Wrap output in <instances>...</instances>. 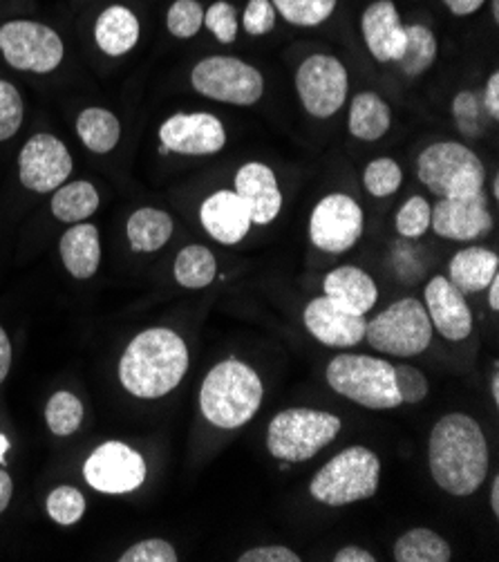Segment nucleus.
I'll use <instances>...</instances> for the list:
<instances>
[{"label":"nucleus","instance_id":"f257e3e1","mask_svg":"<svg viewBox=\"0 0 499 562\" xmlns=\"http://www.w3.org/2000/svg\"><path fill=\"white\" fill-rule=\"evenodd\" d=\"M430 475L441 491L468 497L488 475V443L481 426L464 413L441 417L428 439Z\"/></svg>","mask_w":499,"mask_h":562},{"label":"nucleus","instance_id":"f03ea898","mask_svg":"<svg viewBox=\"0 0 499 562\" xmlns=\"http://www.w3.org/2000/svg\"><path fill=\"white\" fill-rule=\"evenodd\" d=\"M189 372V348L169 327H150L128 344L120 361V381L137 400H159Z\"/></svg>","mask_w":499,"mask_h":562},{"label":"nucleus","instance_id":"7ed1b4c3","mask_svg":"<svg viewBox=\"0 0 499 562\" xmlns=\"http://www.w3.org/2000/svg\"><path fill=\"white\" fill-rule=\"evenodd\" d=\"M264 397V385L253 368L227 359L211 368L200 390V408L206 422L222 430H236L253 419Z\"/></svg>","mask_w":499,"mask_h":562},{"label":"nucleus","instance_id":"20e7f679","mask_svg":"<svg viewBox=\"0 0 499 562\" xmlns=\"http://www.w3.org/2000/svg\"><path fill=\"white\" fill-rule=\"evenodd\" d=\"M327 383L341 397L370 411H390L401 406L395 383V366L378 357H334L327 366Z\"/></svg>","mask_w":499,"mask_h":562},{"label":"nucleus","instance_id":"39448f33","mask_svg":"<svg viewBox=\"0 0 499 562\" xmlns=\"http://www.w3.org/2000/svg\"><path fill=\"white\" fill-rule=\"evenodd\" d=\"M343 422L325 411L287 408L269 422L266 451L271 458L290 464L316 458L325 446L339 437Z\"/></svg>","mask_w":499,"mask_h":562},{"label":"nucleus","instance_id":"423d86ee","mask_svg":"<svg viewBox=\"0 0 499 562\" xmlns=\"http://www.w3.org/2000/svg\"><path fill=\"white\" fill-rule=\"evenodd\" d=\"M417 176L436 198H470L484 193L486 168L466 144L436 142L419 155Z\"/></svg>","mask_w":499,"mask_h":562},{"label":"nucleus","instance_id":"0eeeda50","mask_svg":"<svg viewBox=\"0 0 499 562\" xmlns=\"http://www.w3.org/2000/svg\"><path fill=\"white\" fill-rule=\"evenodd\" d=\"M381 460L365 446H350L331 458L311 480L309 493L327 507H345L376 495Z\"/></svg>","mask_w":499,"mask_h":562},{"label":"nucleus","instance_id":"6e6552de","mask_svg":"<svg viewBox=\"0 0 499 562\" xmlns=\"http://www.w3.org/2000/svg\"><path fill=\"white\" fill-rule=\"evenodd\" d=\"M365 339L370 348L390 357H417L432 344V323L426 305L417 299H401L367 321Z\"/></svg>","mask_w":499,"mask_h":562},{"label":"nucleus","instance_id":"1a4fd4ad","mask_svg":"<svg viewBox=\"0 0 499 562\" xmlns=\"http://www.w3.org/2000/svg\"><path fill=\"white\" fill-rule=\"evenodd\" d=\"M0 54L14 70L47 75L64 64L66 45L49 25L19 19L0 25Z\"/></svg>","mask_w":499,"mask_h":562},{"label":"nucleus","instance_id":"9d476101","mask_svg":"<svg viewBox=\"0 0 499 562\" xmlns=\"http://www.w3.org/2000/svg\"><path fill=\"white\" fill-rule=\"evenodd\" d=\"M191 83L202 97L231 105H253L264 94L260 70L238 56H206L193 68Z\"/></svg>","mask_w":499,"mask_h":562},{"label":"nucleus","instance_id":"9b49d317","mask_svg":"<svg viewBox=\"0 0 499 562\" xmlns=\"http://www.w3.org/2000/svg\"><path fill=\"white\" fill-rule=\"evenodd\" d=\"M350 90L345 66L329 54H311L296 72V92L316 120H329L343 108Z\"/></svg>","mask_w":499,"mask_h":562},{"label":"nucleus","instance_id":"f8f14e48","mask_svg":"<svg viewBox=\"0 0 499 562\" xmlns=\"http://www.w3.org/2000/svg\"><path fill=\"white\" fill-rule=\"evenodd\" d=\"M365 215L361 204L345 195L331 193L325 195L311 211L309 217V238L316 249L325 254H345L363 236Z\"/></svg>","mask_w":499,"mask_h":562},{"label":"nucleus","instance_id":"ddd939ff","mask_svg":"<svg viewBox=\"0 0 499 562\" xmlns=\"http://www.w3.org/2000/svg\"><path fill=\"white\" fill-rule=\"evenodd\" d=\"M83 477L99 493L124 495L146 482V462L128 443L105 441L86 460Z\"/></svg>","mask_w":499,"mask_h":562},{"label":"nucleus","instance_id":"4468645a","mask_svg":"<svg viewBox=\"0 0 499 562\" xmlns=\"http://www.w3.org/2000/svg\"><path fill=\"white\" fill-rule=\"evenodd\" d=\"M68 146L49 133H36L19 153V180L34 193H54L72 176Z\"/></svg>","mask_w":499,"mask_h":562},{"label":"nucleus","instance_id":"2eb2a0df","mask_svg":"<svg viewBox=\"0 0 499 562\" xmlns=\"http://www.w3.org/2000/svg\"><path fill=\"white\" fill-rule=\"evenodd\" d=\"M161 150L178 155H215L227 144V131L208 112H178L159 126Z\"/></svg>","mask_w":499,"mask_h":562},{"label":"nucleus","instance_id":"dca6fc26","mask_svg":"<svg viewBox=\"0 0 499 562\" xmlns=\"http://www.w3.org/2000/svg\"><path fill=\"white\" fill-rule=\"evenodd\" d=\"M430 227L443 240L473 243L484 238L492 229L486 193L470 198H441L432 206Z\"/></svg>","mask_w":499,"mask_h":562},{"label":"nucleus","instance_id":"f3484780","mask_svg":"<svg viewBox=\"0 0 499 562\" xmlns=\"http://www.w3.org/2000/svg\"><path fill=\"white\" fill-rule=\"evenodd\" d=\"M307 331L327 348H354L365 339V316L350 314L327 296H318L307 303L303 312Z\"/></svg>","mask_w":499,"mask_h":562},{"label":"nucleus","instance_id":"a211bd4d","mask_svg":"<svg viewBox=\"0 0 499 562\" xmlns=\"http://www.w3.org/2000/svg\"><path fill=\"white\" fill-rule=\"evenodd\" d=\"M426 312L446 341H464L473 334V312L466 296L446 276H432L426 285Z\"/></svg>","mask_w":499,"mask_h":562},{"label":"nucleus","instance_id":"6ab92c4d","mask_svg":"<svg viewBox=\"0 0 499 562\" xmlns=\"http://www.w3.org/2000/svg\"><path fill=\"white\" fill-rule=\"evenodd\" d=\"M361 32L378 64L399 61L406 47V25L393 0H374L361 16Z\"/></svg>","mask_w":499,"mask_h":562},{"label":"nucleus","instance_id":"aec40b11","mask_svg":"<svg viewBox=\"0 0 499 562\" xmlns=\"http://www.w3.org/2000/svg\"><path fill=\"white\" fill-rule=\"evenodd\" d=\"M234 184L236 193L247 204L253 224L264 227V224H271L279 217L283 209V193L279 187V178H275L266 164L247 161L236 173Z\"/></svg>","mask_w":499,"mask_h":562},{"label":"nucleus","instance_id":"412c9836","mask_svg":"<svg viewBox=\"0 0 499 562\" xmlns=\"http://www.w3.org/2000/svg\"><path fill=\"white\" fill-rule=\"evenodd\" d=\"M204 232L219 245H238L251 229V213L236 191H217L200 206Z\"/></svg>","mask_w":499,"mask_h":562},{"label":"nucleus","instance_id":"4be33fe9","mask_svg":"<svg viewBox=\"0 0 499 562\" xmlns=\"http://www.w3.org/2000/svg\"><path fill=\"white\" fill-rule=\"evenodd\" d=\"M322 296L350 314L365 316L378 301V288L374 278L361 267L343 265L325 276Z\"/></svg>","mask_w":499,"mask_h":562},{"label":"nucleus","instance_id":"5701e85b","mask_svg":"<svg viewBox=\"0 0 499 562\" xmlns=\"http://www.w3.org/2000/svg\"><path fill=\"white\" fill-rule=\"evenodd\" d=\"M141 23L126 5L105 8L94 23V41L107 56H124L139 43Z\"/></svg>","mask_w":499,"mask_h":562},{"label":"nucleus","instance_id":"b1692460","mask_svg":"<svg viewBox=\"0 0 499 562\" xmlns=\"http://www.w3.org/2000/svg\"><path fill=\"white\" fill-rule=\"evenodd\" d=\"M499 256L486 247H468L453 256L449 262L451 283L464 294H479L486 292L490 280L497 276Z\"/></svg>","mask_w":499,"mask_h":562},{"label":"nucleus","instance_id":"393cba45","mask_svg":"<svg viewBox=\"0 0 499 562\" xmlns=\"http://www.w3.org/2000/svg\"><path fill=\"white\" fill-rule=\"evenodd\" d=\"M61 260L72 278L88 280L101 265L99 229L90 222H77L61 238Z\"/></svg>","mask_w":499,"mask_h":562},{"label":"nucleus","instance_id":"a878e982","mask_svg":"<svg viewBox=\"0 0 499 562\" xmlns=\"http://www.w3.org/2000/svg\"><path fill=\"white\" fill-rule=\"evenodd\" d=\"M126 236L137 254L159 251L173 236V217L152 206L137 209L126 222Z\"/></svg>","mask_w":499,"mask_h":562},{"label":"nucleus","instance_id":"bb28decb","mask_svg":"<svg viewBox=\"0 0 499 562\" xmlns=\"http://www.w3.org/2000/svg\"><path fill=\"white\" fill-rule=\"evenodd\" d=\"M393 124V110L376 92H359L350 105V133L361 142H378Z\"/></svg>","mask_w":499,"mask_h":562},{"label":"nucleus","instance_id":"cd10ccee","mask_svg":"<svg viewBox=\"0 0 499 562\" xmlns=\"http://www.w3.org/2000/svg\"><path fill=\"white\" fill-rule=\"evenodd\" d=\"M77 135L88 150L105 155L120 144L122 124L115 112L105 108H86L77 120Z\"/></svg>","mask_w":499,"mask_h":562},{"label":"nucleus","instance_id":"c85d7f7f","mask_svg":"<svg viewBox=\"0 0 499 562\" xmlns=\"http://www.w3.org/2000/svg\"><path fill=\"white\" fill-rule=\"evenodd\" d=\"M49 209H52V215L61 222H68V224L86 222L99 209V191L88 180L61 184L57 191H54Z\"/></svg>","mask_w":499,"mask_h":562},{"label":"nucleus","instance_id":"c756f323","mask_svg":"<svg viewBox=\"0 0 499 562\" xmlns=\"http://www.w3.org/2000/svg\"><path fill=\"white\" fill-rule=\"evenodd\" d=\"M397 562H451L453 549L432 529H410L395 542Z\"/></svg>","mask_w":499,"mask_h":562},{"label":"nucleus","instance_id":"7c9ffc66","mask_svg":"<svg viewBox=\"0 0 499 562\" xmlns=\"http://www.w3.org/2000/svg\"><path fill=\"white\" fill-rule=\"evenodd\" d=\"M175 280L186 290H204L217 276V260L204 245H189L175 258Z\"/></svg>","mask_w":499,"mask_h":562},{"label":"nucleus","instance_id":"2f4dec72","mask_svg":"<svg viewBox=\"0 0 499 562\" xmlns=\"http://www.w3.org/2000/svg\"><path fill=\"white\" fill-rule=\"evenodd\" d=\"M436 61V38L432 30H428L421 23L406 25V47L401 59L397 61L401 66V72L410 79L421 77L426 70H430Z\"/></svg>","mask_w":499,"mask_h":562},{"label":"nucleus","instance_id":"473e14b6","mask_svg":"<svg viewBox=\"0 0 499 562\" xmlns=\"http://www.w3.org/2000/svg\"><path fill=\"white\" fill-rule=\"evenodd\" d=\"M83 415L86 413H83L81 400L66 390L57 392V395H52L45 406V422H47L49 430L59 437H68V435L77 432L83 422Z\"/></svg>","mask_w":499,"mask_h":562},{"label":"nucleus","instance_id":"72a5a7b5","mask_svg":"<svg viewBox=\"0 0 499 562\" xmlns=\"http://www.w3.org/2000/svg\"><path fill=\"white\" fill-rule=\"evenodd\" d=\"M453 120L460 133L468 139H479L488 131V110L481 101V94L473 90H462L453 101Z\"/></svg>","mask_w":499,"mask_h":562},{"label":"nucleus","instance_id":"f704fd0d","mask_svg":"<svg viewBox=\"0 0 499 562\" xmlns=\"http://www.w3.org/2000/svg\"><path fill=\"white\" fill-rule=\"evenodd\" d=\"M275 12L298 27H316L334 14L339 0H271Z\"/></svg>","mask_w":499,"mask_h":562},{"label":"nucleus","instance_id":"c9c22d12","mask_svg":"<svg viewBox=\"0 0 499 562\" xmlns=\"http://www.w3.org/2000/svg\"><path fill=\"white\" fill-rule=\"evenodd\" d=\"M404 171L393 157L372 159L363 173L365 191L374 198H390L401 189Z\"/></svg>","mask_w":499,"mask_h":562},{"label":"nucleus","instance_id":"e433bc0d","mask_svg":"<svg viewBox=\"0 0 499 562\" xmlns=\"http://www.w3.org/2000/svg\"><path fill=\"white\" fill-rule=\"evenodd\" d=\"M47 514L57 525H75L86 514V497L75 486H57L47 495Z\"/></svg>","mask_w":499,"mask_h":562},{"label":"nucleus","instance_id":"4c0bfd02","mask_svg":"<svg viewBox=\"0 0 499 562\" xmlns=\"http://www.w3.org/2000/svg\"><path fill=\"white\" fill-rule=\"evenodd\" d=\"M430 215H432L430 202L421 195H415L397 211L395 229L399 236L408 240H417L430 229Z\"/></svg>","mask_w":499,"mask_h":562},{"label":"nucleus","instance_id":"58836bf2","mask_svg":"<svg viewBox=\"0 0 499 562\" xmlns=\"http://www.w3.org/2000/svg\"><path fill=\"white\" fill-rule=\"evenodd\" d=\"M204 25V10L197 0H175L166 12V27L175 38H193Z\"/></svg>","mask_w":499,"mask_h":562},{"label":"nucleus","instance_id":"ea45409f","mask_svg":"<svg viewBox=\"0 0 499 562\" xmlns=\"http://www.w3.org/2000/svg\"><path fill=\"white\" fill-rule=\"evenodd\" d=\"M23 97L19 88L5 79H0V142L12 139L23 124Z\"/></svg>","mask_w":499,"mask_h":562},{"label":"nucleus","instance_id":"a19ab883","mask_svg":"<svg viewBox=\"0 0 499 562\" xmlns=\"http://www.w3.org/2000/svg\"><path fill=\"white\" fill-rule=\"evenodd\" d=\"M204 25L206 30L219 41V43H234L238 38V10L229 3V0H217L204 12Z\"/></svg>","mask_w":499,"mask_h":562},{"label":"nucleus","instance_id":"79ce46f5","mask_svg":"<svg viewBox=\"0 0 499 562\" xmlns=\"http://www.w3.org/2000/svg\"><path fill=\"white\" fill-rule=\"evenodd\" d=\"M395 383H397L401 404H419L428 397V390H430L428 379L415 366H408V363L395 366Z\"/></svg>","mask_w":499,"mask_h":562},{"label":"nucleus","instance_id":"37998d69","mask_svg":"<svg viewBox=\"0 0 499 562\" xmlns=\"http://www.w3.org/2000/svg\"><path fill=\"white\" fill-rule=\"evenodd\" d=\"M122 562H178V551L161 538H148L122 553Z\"/></svg>","mask_w":499,"mask_h":562},{"label":"nucleus","instance_id":"c03bdc74","mask_svg":"<svg viewBox=\"0 0 499 562\" xmlns=\"http://www.w3.org/2000/svg\"><path fill=\"white\" fill-rule=\"evenodd\" d=\"M279 12H275L271 0H249L242 12V27L251 36H264L275 27Z\"/></svg>","mask_w":499,"mask_h":562},{"label":"nucleus","instance_id":"a18cd8bd","mask_svg":"<svg viewBox=\"0 0 499 562\" xmlns=\"http://www.w3.org/2000/svg\"><path fill=\"white\" fill-rule=\"evenodd\" d=\"M303 558L292 551L290 547L281 544H269V547H256L245 551L238 562H300Z\"/></svg>","mask_w":499,"mask_h":562},{"label":"nucleus","instance_id":"49530a36","mask_svg":"<svg viewBox=\"0 0 499 562\" xmlns=\"http://www.w3.org/2000/svg\"><path fill=\"white\" fill-rule=\"evenodd\" d=\"M481 101L488 110V115L492 122L499 120V72H492L486 81V88L481 92Z\"/></svg>","mask_w":499,"mask_h":562},{"label":"nucleus","instance_id":"de8ad7c7","mask_svg":"<svg viewBox=\"0 0 499 562\" xmlns=\"http://www.w3.org/2000/svg\"><path fill=\"white\" fill-rule=\"evenodd\" d=\"M334 562H376L374 553L363 549V547H356V544H350V547H343L337 551L334 555Z\"/></svg>","mask_w":499,"mask_h":562},{"label":"nucleus","instance_id":"09e8293b","mask_svg":"<svg viewBox=\"0 0 499 562\" xmlns=\"http://www.w3.org/2000/svg\"><path fill=\"white\" fill-rule=\"evenodd\" d=\"M12 368V344L8 331L0 327V383H3Z\"/></svg>","mask_w":499,"mask_h":562},{"label":"nucleus","instance_id":"8fccbe9b","mask_svg":"<svg viewBox=\"0 0 499 562\" xmlns=\"http://www.w3.org/2000/svg\"><path fill=\"white\" fill-rule=\"evenodd\" d=\"M455 16H470L484 8L486 0H443Z\"/></svg>","mask_w":499,"mask_h":562},{"label":"nucleus","instance_id":"3c124183","mask_svg":"<svg viewBox=\"0 0 499 562\" xmlns=\"http://www.w3.org/2000/svg\"><path fill=\"white\" fill-rule=\"evenodd\" d=\"M12 493H14V482L5 469H0V514L10 507Z\"/></svg>","mask_w":499,"mask_h":562},{"label":"nucleus","instance_id":"603ef678","mask_svg":"<svg viewBox=\"0 0 499 562\" xmlns=\"http://www.w3.org/2000/svg\"><path fill=\"white\" fill-rule=\"evenodd\" d=\"M486 292H488V305H490V310H499V273L490 280V285L486 288Z\"/></svg>","mask_w":499,"mask_h":562},{"label":"nucleus","instance_id":"864d4df0","mask_svg":"<svg viewBox=\"0 0 499 562\" xmlns=\"http://www.w3.org/2000/svg\"><path fill=\"white\" fill-rule=\"evenodd\" d=\"M490 509L495 516H499V477H495L490 486Z\"/></svg>","mask_w":499,"mask_h":562},{"label":"nucleus","instance_id":"5fc2aeb1","mask_svg":"<svg viewBox=\"0 0 499 562\" xmlns=\"http://www.w3.org/2000/svg\"><path fill=\"white\" fill-rule=\"evenodd\" d=\"M490 392H492V402L499 404V372H497V366H495V372H492V379H490Z\"/></svg>","mask_w":499,"mask_h":562},{"label":"nucleus","instance_id":"6e6d98bb","mask_svg":"<svg viewBox=\"0 0 499 562\" xmlns=\"http://www.w3.org/2000/svg\"><path fill=\"white\" fill-rule=\"evenodd\" d=\"M10 451V439L5 435H0V464L5 467V456Z\"/></svg>","mask_w":499,"mask_h":562},{"label":"nucleus","instance_id":"4d7b16f0","mask_svg":"<svg viewBox=\"0 0 499 562\" xmlns=\"http://www.w3.org/2000/svg\"><path fill=\"white\" fill-rule=\"evenodd\" d=\"M490 14H492V21L497 23L499 21V0H490Z\"/></svg>","mask_w":499,"mask_h":562},{"label":"nucleus","instance_id":"13d9d810","mask_svg":"<svg viewBox=\"0 0 499 562\" xmlns=\"http://www.w3.org/2000/svg\"><path fill=\"white\" fill-rule=\"evenodd\" d=\"M492 198H495V200L499 198V178H497V176L492 178Z\"/></svg>","mask_w":499,"mask_h":562}]
</instances>
